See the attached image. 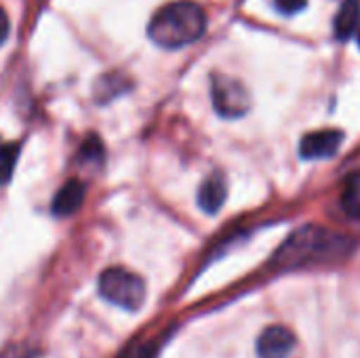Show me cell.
<instances>
[{"instance_id":"ba28073f","label":"cell","mask_w":360,"mask_h":358,"mask_svg":"<svg viewBox=\"0 0 360 358\" xmlns=\"http://www.w3.org/2000/svg\"><path fill=\"white\" fill-rule=\"evenodd\" d=\"M84 194H86V190H84V184L80 179L65 181L53 198V213L57 217H65V215L76 213L84 200Z\"/></svg>"},{"instance_id":"5b68a950","label":"cell","mask_w":360,"mask_h":358,"mask_svg":"<svg viewBox=\"0 0 360 358\" xmlns=\"http://www.w3.org/2000/svg\"><path fill=\"white\" fill-rule=\"evenodd\" d=\"M344 141V133L338 129H321L306 133L300 141V154L306 160H323L333 156Z\"/></svg>"},{"instance_id":"8fae6325","label":"cell","mask_w":360,"mask_h":358,"mask_svg":"<svg viewBox=\"0 0 360 358\" xmlns=\"http://www.w3.org/2000/svg\"><path fill=\"white\" fill-rule=\"evenodd\" d=\"M165 342H167V333L148 338V340H139V342L131 344L118 358H156Z\"/></svg>"},{"instance_id":"7c38bea8","label":"cell","mask_w":360,"mask_h":358,"mask_svg":"<svg viewBox=\"0 0 360 358\" xmlns=\"http://www.w3.org/2000/svg\"><path fill=\"white\" fill-rule=\"evenodd\" d=\"M19 158V143L0 139V186L8 184Z\"/></svg>"},{"instance_id":"4fadbf2b","label":"cell","mask_w":360,"mask_h":358,"mask_svg":"<svg viewBox=\"0 0 360 358\" xmlns=\"http://www.w3.org/2000/svg\"><path fill=\"white\" fill-rule=\"evenodd\" d=\"M78 158L82 160V162H101L103 160V143L99 141V137L97 135H89L86 139H84V143L80 146V152H78Z\"/></svg>"},{"instance_id":"2e32d148","label":"cell","mask_w":360,"mask_h":358,"mask_svg":"<svg viewBox=\"0 0 360 358\" xmlns=\"http://www.w3.org/2000/svg\"><path fill=\"white\" fill-rule=\"evenodd\" d=\"M0 358H34V352L27 350V348H23V346H15V348L2 352Z\"/></svg>"},{"instance_id":"6da1fadb","label":"cell","mask_w":360,"mask_h":358,"mask_svg":"<svg viewBox=\"0 0 360 358\" xmlns=\"http://www.w3.org/2000/svg\"><path fill=\"white\" fill-rule=\"evenodd\" d=\"M354 247L356 243L350 236L329 230L325 226L310 224L287 236V241L274 251L272 266L276 270H293L335 264L346 260L354 251Z\"/></svg>"},{"instance_id":"8992f818","label":"cell","mask_w":360,"mask_h":358,"mask_svg":"<svg viewBox=\"0 0 360 358\" xmlns=\"http://www.w3.org/2000/svg\"><path fill=\"white\" fill-rule=\"evenodd\" d=\"M297 340L295 333L285 325H270L262 331L257 340V357L259 358H289Z\"/></svg>"},{"instance_id":"277c9868","label":"cell","mask_w":360,"mask_h":358,"mask_svg":"<svg viewBox=\"0 0 360 358\" xmlns=\"http://www.w3.org/2000/svg\"><path fill=\"white\" fill-rule=\"evenodd\" d=\"M211 99L215 112L224 118H240L251 108V95L247 87L238 78L226 74H213Z\"/></svg>"},{"instance_id":"9a60e30c","label":"cell","mask_w":360,"mask_h":358,"mask_svg":"<svg viewBox=\"0 0 360 358\" xmlns=\"http://www.w3.org/2000/svg\"><path fill=\"white\" fill-rule=\"evenodd\" d=\"M8 32H11V19H8L6 11L0 6V46H2L4 40L8 38Z\"/></svg>"},{"instance_id":"52a82bcc","label":"cell","mask_w":360,"mask_h":358,"mask_svg":"<svg viewBox=\"0 0 360 358\" xmlns=\"http://www.w3.org/2000/svg\"><path fill=\"white\" fill-rule=\"evenodd\" d=\"M226 196H228V184H226V177L221 173H211L202 184H200V190H198V207L209 213V215H215L224 203H226Z\"/></svg>"},{"instance_id":"7a4b0ae2","label":"cell","mask_w":360,"mask_h":358,"mask_svg":"<svg viewBox=\"0 0 360 358\" xmlns=\"http://www.w3.org/2000/svg\"><path fill=\"white\" fill-rule=\"evenodd\" d=\"M207 30V13L192 0H175L165 4L152 17L148 36L162 49H181L196 42Z\"/></svg>"},{"instance_id":"5bb4252c","label":"cell","mask_w":360,"mask_h":358,"mask_svg":"<svg viewBox=\"0 0 360 358\" xmlns=\"http://www.w3.org/2000/svg\"><path fill=\"white\" fill-rule=\"evenodd\" d=\"M274 6L283 15H295L308 6V0H274Z\"/></svg>"},{"instance_id":"30bf717a","label":"cell","mask_w":360,"mask_h":358,"mask_svg":"<svg viewBox=\"0 0 360 358\" xmlns=\"http://www.w3.org/2000/svg\"><path fill=\"white\" fill-rule=\"evenodd\" d=\"M340 205L344 213L352 219H360V171H354L346 177Z\"/></svg>"},{"instance_id":"e0dca14e","label":"cell","mask_w":360,"mask_h":358,"mask_svg":"<svg viewBox=\"0 0 360 358\" xmlns=\"http://www.w3.org/2000/svg\"><path fill=\"white\" fill-rule=\"evenodd\" d=\"M356 32H359V36H356V38H359V46H360V25H359V30H356Z\"/></svg>"},{"instance_id":"9c48e42d","label":"cell","mask_w":360,"mask_h":358,"mask_svg":"<svg viewBox=\"0 0 360 358\" xmlns=\"http://www.w3.org/2000/svg\"><path fill=\"white\" fill-rule=\"evenodd\" d=\"M360 25V2L359 0H344L338 8L333 19V32L338 40H348Z\"/></svg>"},{"instance_id":"3957f363","label":"cell","mask_w":360,"mask_h":358,"mask_svg":"<svg viewBox=\"0 0 360 358\" xmlns=\"http://www.w3.org/2000/svg\"><path fill=\"white\" fill-rule=\"evenodd\" d=\"M99 293L105 302L124 308V310H139L146 302V281L124 268H108L99 276Z\"/></svg>"}]
</instances>
